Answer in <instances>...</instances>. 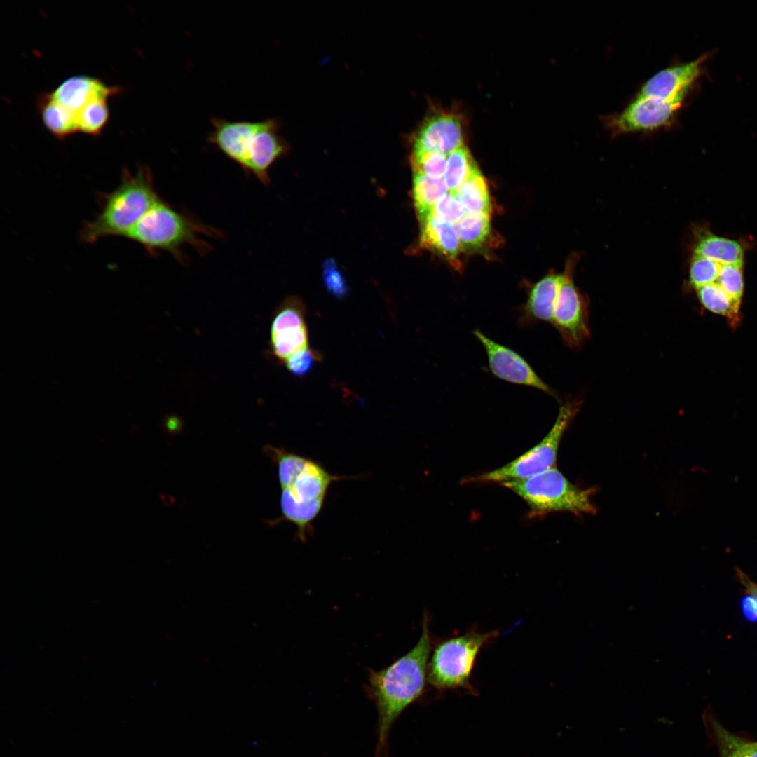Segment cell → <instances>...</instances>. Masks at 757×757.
Here are the masks:
<instances>
[{
	"instance_id": "1",
	"label": "cell",
	"mask_w": 757,
	"mask_h": 757,
	"mask_svg": "<svg viewBox=\"0 0 757 757\" xmlns=\"http://www.w3.org/2000/svg\"><path fill=\"white\" fill-rule=\"evenodd\" d=\"M428 622L426 615L421 636L411 650L380 671L369 670L366 692L378 711L375 757L387 756L388 738L392 725L424 690L432 647Z\"/></svg>"
},
{
	"instance_id": "2",
	"label": "cell",
	"mask_w": 757,
	"mask_h": 757,
	"mask_svg": "<svg viewBox=\"0 0 757 757\" xmlns=\"http://www.w3.org/2000/svg\"><path fill=\"white\" fill-rule=\"evenodd\" d=\"M264 453L277 467L281 488V518L293 524L302 541L322 509L332 475L318 462L285 449L266 445Z\"/></svg>"
},
{
	"instance_id": "3",
	"label": "cell",
	"mask_w": 757,
	"mask_h": 757,
	"mask_svg": "<svg viewBox=\"0 0 757 757\" xmlns=\"http://www.w3.org/2000/svg\"><path fill=\"white\" fill-rule=\"evenodd\" d=\"M210 121L207 142L245 172L268 184L271 167L289 149L280 135L279 121L274 118L229 121L219 117H212Z\"/></svg>"
},
{
	"instance_id": "4",
	"label": "cell",
	"mask_w": 757,
	"mask_h": 757,
	"mask_svg": "<svg viewBox=\"0 0 757 757\" xmlns=\"http://www.w3.org/2000/svg\"><path fill=\"white\" fill-rule=\"evenodd\" d=\"M160 199L149 168L140 167L135 173L124 169L118 186L102 196L100 211L83 224L81 240L90 244L109 236L125 237Z\"/></svg>"
},
{
	"instance_id": "5",
	"label": "cell",
	"mask_w": 757,
	"mask_h": 757,
	"mask_svg": "<svg viewBox=\"0 0 757 757\" xmlns=\"http://www.w3.org/2000/svg\"><path fill=\"white\" fill-rule=\"evenodd\" d=\"M217 230L198 222L160 199L125 237L140 244L151 254L165 251L180 258L182 249L191 245L200 252L210 247L202 236H219Z\"/></svg>"
},
{
	"instance_id": "6",
	"label": "cell",
	"mask_w": 757,
	"mask_h": 757,
	"mask_svg": "<svg viewBox=\"0 0 757 757\" xmlns=\"http://www.w3.org/2000/svg\"><path fill=\"white\" fill-rule=\"evenodd\" d=\"M500 484L527 503L531 518L554 512H568L575 515L593 514L596 512L592 502L594 489L576 486L555 466L530 477Z\"/></svg>"
},
{
	"instance_id": "7",
	"label": "cell",
	"mask_w": 757,
	"mask_h": 757,
	"mask_svg": "<svg viewBox=\"0 0 757 757\" xmlns=\"http://www.w3.org/2000/svg\"><path fill=\"white\" fill-rule=\"evenodd\" d=\"M577 400L566 401L545 437L526 452L496 470L465 478L464 483H503L524 479L554 467L561 438L580 407Z\"/></svg>"
},
{
	"instance_id": "8",
	"label": "cell",
	"mask_w": 757,
	"mask_h": 757,
	"mask_svg": "<svg viewBox=\"0 0 757 757\" xmlns=\"http://www.w3.org/2000/svg\"><path fill=\"white\" fill-rule=\"evenodd\" d=\"M498 635L497 631L472 630L437 644L428 664L430 684L438 690L470 688L472 670L480 649Z\"/></svg>"
},
{
	"instance_id": "9",
	"label": "cell",
	"mask_w": 757,
	"mask_h": 757,
	"mask_svg": "<svg viewBox=\"0 0 757 757\" xmlns=\"http://www.w3.org/2000/svg\"><path fill=\"white\" fill-rule=\"evenodd\" d=\"M573 263L567 264L557 299L552 324L564 342L578 348L589 335L587 303L573 279Z\"/></svg>"
},
{
	"instance_id": "10",
	"label": "cell",
	"mask_w": 757,
	"mask_h": 757,
	"mask_svg": "<svg viewBox=\"0 0 757 757\" xmlns=\"http://www.w3.org/2000/svg\"><path fill=\"white\" fill-rule=\"evenodd\" d=\"M465 121L455 111L432 109L411 138V154L439 152L448 155L464 144Z\"/></svg>"
},
{
	"instance_id": "11",
	"label": "cell",
	"mask_w": 757,
	"mask_h": 757,
	"mask_svg": "<svg viewBox=\"0 0 757 757\" xmlns=\"http://www.w3.org/2000/svg\"><path fill=\"white\" fill-rule=\"evenodd\" d=\"M684 97L663 100L637 97L621 112L611 115L605 123L613 135L652 131L669 125Z\"/></svg>"
},
{
	"instance_id": "12",
	"label": "cell",
	"mask_w": 757,
	"mask_h": 757,
	"mask_svg": "<svg viewBox=\"0 0 757 757\" xmlns=\"http://www.w3.org/2000/svg\"><path fill=\"white\" fill-rule=\"evenodd\" d=\"M473 334L483 346L487 355L489 370L495 376L512 383L533 387L556 396L552 389L517 352L496 342L477 329L473 331Z\"/></svg>"
},
{
	"instance_id": "13",
	"label": "cell",
	"mask_w": 757,
	"mask_h": 757,
	"mask_svg": "<svg viewBox=\"0 0 757 757\" xmlns=\"http://www.w3.org/2000/svg\"><path fill=\"white\" fill-rule=\"evenodd\" d=\"M705 58L700 57L657 72L643 84L636 97L663 100L685 97L689 87L698 77Z\"/></svg>"
},
{
	"instance_id": "14",
	"label": "cell",
	"mask_w": 757,
	"mask_h": 757,
	"mask_svg": "<svg viewBox=\"0 0 757 757\" xmlns=\"http://www.w3.org/2000/svg\"><path fill=\"white\" fill-rule=\"evenodd\" d=\"M116 86H109L100 79L85 75L74 76L64 80L50 93L54 100L76 115L90 102L119 93Z\"/></svg>"
},
{
	"instance_id": "15",
	"label": "cell",
	"mask_w": 757,
	"mask_h": 757,
	"mask_svg": "<svg viewBox=\"0 0 757 757\" xmlns=\"http://www.w3.org/2000/svg\"><path fill=\"white\" fill-rule=\"evenodd\" d=\"M562 279L563 274L550 273L531 287L525 304L520 308L519 320L522 325H531L539 321L552 324Z\"/></svg>"
},
{
	"instance_id": "16",
	"label": "cell",
	"mask_w": 757,
	"mask_h": 757,
	"mask_svg": "<svg viewBox=\"0 0 757 757\" xmlns=\"http://www.w3.org/2000/svg\"><path fill=\"white\" fill-rule=\"evenodd\" d=\"M420 220V245L439 254L449 261H455L462 248L453 224L428 215Z\"/></svg>"
},
{
	"instance_id": "17",
	"label": "cell",
	"mask_w": 757,
	"mask_h": 757,
	"mask_svg": "<svg viewBox=\"0 0 757 757\" xmlns=\"http://www.w3.org/2000/svg\"><path fill=\"white\" fill-rule=\"evenodd\" d=\"M693 255L711 259L720 265L742 266L744 250L737 241L713 234L698 240Z\"/></svg>"
},
{
	"instance_id": "18",
	"label": "cell",
	"mask_w": 757,
	"mask_h": 757,
	"mask_svg": "<svg viewBox=\"0 0 757 757\" xmlns=\"http://www.w3.org/2000/svg\"><path fill=\"white\" fill-rule=\"evenodd\" d=\"M39 111L43 123L58 139H65L79 130L77 116L53 99L50 94L39 100Z\"/></svg>"
},
{
	"instance_id": "19",
	"label": "cell",
	"mask_w": 757,
	"mask_h": 757,
	"mask_svg": "<svg viewBox=\"0 0 757 757\" xmlns=\"http://www.w3.org/2000/svg\"><path fill=\"white\" fill-rule=\"evenodd\" d=\"M448 193L443 177L414 172L413 198L419 219L430 214L434 205Z\"/></svg>"
},
{
	"instance_id": "20",
	"label": "cell",
	"mask_w": 757,
	"mask_h": 757,
	"mask_svg": "<svg viewBox=\"0 0 757 757\" xmlns=\"http://www.w3.org/2000/svg\"><path fill=\"white\" fill-rule=\"evenodd\" d=\"M453 194L466 213H490L488 186L480 171L472 175Z\"/></svg>"
},
{
	"instance_id": "21",
	"label": "cell",
	"mask_w": 757,
	"mask_h": 757,
	"mask_svg": "<svg viewBox=\"0 0 757 757\" xmlns=\"http://www.w3.org/2000/svg\"><path fill=\"white\" fill-rule=\"evenodd\" d=\"M478 171L479 170L465 145L448 154L443 179L449 192L454 193Z\"/></svg>"
},
{
	"instance_id": "22",
	"label": "cell",
	"mask_w": 757,
	"mask_h": 757,
	"mask_svg": "<svg viewBox=\"0 0 757 757\" xmlns=\"http://www.w3.org/2000/svg\"><path fill=\"white\" fill-rule=\"evenodd\" d=\"M454 226L462 248L479 247L486 241L490 233L489 214L465 213Z\"/></svg>"
},
{
	"instance_id": "23",
	"label": "cell",
	"mask_w": 757,
	"mask_h": 757,
	"mask_svg": "<svg viewBox=\"0 0 757 757\" xmlns=\"http://www.w3.org/2000/svg\"><path fill=\"white\" fill-rule=\"evenodd\" d=\"M698 299L703 306L716 314L736 320L739 306L716 283L704 285L696 289Z\"/></svg>"
},
{
	"instance_id": "24",
	"label": "cell",
	"mask_w": 757,
	"mask_h": 757,
	"mask_svg": "<svg viewBox=\"0 0 757 757\" xmlns=\"http://www.w3.org/2000/svg\"><path fill=\"white\" fill-rule=\"evenodd\" d=\"M711 725L721 757H757V742L742 739L716 721Z\"/></svg>"
},
{
	"instance_id": "25",
	"label": "cell",
	"mask_w": 757,
	"mask_h": 757,
	"mask_svg": "<svg viewBox=\"0 0 757 757\" xmlns=\"http://www.w3.org/2000/svg\"><path fill=\"white\" fill-rule=\"evenodd\" d=\"M305 316L306 306L300 299L296 296L285 299L275 311L271 334L306 326Z\"/></svg>"
},
{
	"instance_id": "26",
	"label": "cell",
	"mask_w": 757,
	"mask_h": 757,
	"mask_svg": "<svg viewBox=\"0 0 757 757\" xmlns=\"http://www.w3.org/2000/svg\"><path fill=\"white\" fill-rule=\"evenodd\" d=\"M76 116L79 130L92 136L100 135L109 119L107 99L100 98L90 102Z\"/></svg>"
},
{
	"instance_id": "27",
	"label": "cell",
	"mask_w": 757,
	"mask_h": 757,
	"mask_svg": "<svg viewBox=\"0 0 757 757\" xmlns=\"http://www.w3.org/2000/svg\"><path fill=\"white\" fill-rule=\"evenodd\" d=\"M308 337L306 326L271 334L273 353L278 359L285 361L296 352L308 347Z\"/></svg>"
},
{
	"instance_id": "28",
	"label": "cell",
	"mask_w": 757,
	"mask_h": 757,
	"mask_svg": "<svg viewBox=\"0 0 757 757\" xmlns=\"http://www.w3.org/2000/svg\"><path fill=\"white\" fill-rule=\"evenodd\" d=\"M720 264L702 257L693 255L690 266V282L696 289L716 282L719 275Z\"/></svg>"
},
{
	"instance_id": "29",
	"label": "cell",
	"mask_w": 757,
	"mask_h": 757,
	"mask_svg": "<svg viewBox=\"0 0 757 757\" xmlns=\"http://www.w3.org/2000/svg\"><path fill=\"white\" fill-rule=\"evenodd\" d=\"M447 155L439 152L411 154L410 161L414 172L432 177H443Z\"/></svg>"
},
{
	"instance_id": "30",
	"label": "cell",
	"mask_w": 757,
	"mask_h": 757,
	"mask_svg": "<svg viewBox=\"0 0 757 757\" xmlns=\"http://www.w3.org/2000/svg\"><path fill=\"white\" fill-rule=\"evenodd\" d=\"M742 266L721 265L716 283L738 305L744 290Z\"/></svg>"
},
{
	"instance_id": "31",
	"label": "cell",
	"mask_w": 757,
	"mask_h": 757,
	"mask_svg": "<svg viewBox=\"0 0 757 757\" xmlns=\"http://www.w3.org/2000/svg\"><path fill=\"white\" fill-rule=\"evenodd\" d=\"M322 280L327 291L334 297L342 299L347 295L348 284L334 260L328 259L323 264Z\"/></svg>"
},
{
	"instance_id": "32",
	"label": "cell",
	"mask_w": 757,
	"mask_h": 757,
	"mask_svg": "<svg viewBox=\"0 0 757 757\" xmlns=\"http://www.w3.org/2000/svg\"><path fill=\"white\" fill-rule=\"evenodd\" d=\"M465 213L455 195L448 193L434 205L430 215L438 220L454 224Z\"/></svg>"
},
{
	"instance_id": "33",
	"label": "cell",
	"mask_w": 757,
	"mask_h": 757,
	"mask_svg": "<svg viewBox=\"0 0 757 757\" xmlns=\"http://www.w3.org/2000/svg\"><path fill=\"white\" fill-rule=\"evenodd\" d=\"M320 354L307 347L292 354L285 360L287 370L293 376L306 375L320 360Z\"/></svg>"
},
{
	"instance_id": "34",
	"label": "cell",
	"mask_w": 757,
	"mask_h": 757,
	"mask_svg": "<svg viewBox=\"0 0 757 757\" xmlns=\"http://www.w3.org/2000/svg\"><path fill=\"white\" fill-rule=\"evenodd\" d=\"M742 612L745 618L750 622L757 621V596L750 593L741 601Z\"/></svg>"
},
{
	"instance_id": "35",
	"label": "cell",
	"mask_w": 757,
	"mask_h": 757,
	"mask_svg": "<svg viewBox=\"0 0 757 757\" xmlns=\"http://www.w3.org/2000/svg\"><path fill=\"white\" fill-rule=\"evenodd\" d=\"M739 574L740 580H742V583L746 586L748 591L751 594H754L757 596V585L751 581L747 577L745 576L744 574L742 573V572H739Z\"/></svg>"
},
{
	"instance_id": "36",
	"label": "cell",
	"mask_w": 757,
	"mask_h": 757,
	"mask_svg": "<svg viewBox=\"0 0 757 757\" xmlns=\"http://www.w3.org/2000/svg\"><path fill=\"white\" fill-rule=\"evenodd\" d=\"M179 425V421L174 417H169L165 421V426L168 430H174V428Z\"/></svg>"
}]
</instances>
